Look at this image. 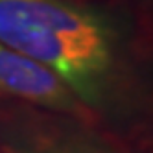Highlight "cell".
Segmentation results:
<instances>
[{"mask_svg":"<svg viewBox=\"0 0 153 153\" xmlns=\"http://www.w3.org/2000/svg\"><path fill=\"white\" fill-rule=\"evenodd\" d=\"M0 42L52 68L91 111L105 105L116 35L98 13L68 0H0Z\"/></svg>","mask_w":153,"mask_h":153,"instance_id":"1","label":"cell"},{"mask_svg":"<svg viewBox=\"0 0 153 153\" xmlns=\"http://www.w3.org/2000/svg\"><path fill=\"white\" fill-rule=\"evenodd\" d=\"M0 92L83 122L92 113L52 68L4 42H0Z\"/></svg>","mask_w":153,"mask_h":153,"instance_id":"2","label":"cell"},{"mask_svg":"<svg viewBox=\"0 0 153 153\" xmlns=\"http://www.w3.org/2000/svg\"><path fill=\"white\" fill-rule=\"evenodd\" d=\"M0 148L2 153H122L83 127L45 118L9 124L0 133Z\"/></svg>","mask_w":153,"mask_h":153,"instance_id":"3","label":"cell"}]
</instances>
